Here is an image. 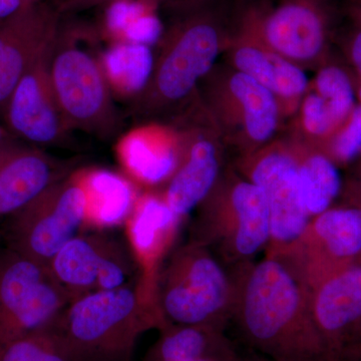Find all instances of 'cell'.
<instances>
[{"label":"cell","mask_w":361,"mask_h":361,"mask_svg":"<svg viewBox=\"0 0 361 361\" xmlns=\"http://www.w3.org/2000/svg\"><path fill=\"white\" fill-rule=\"evenodd\" d=\"M231 323L252 353L271 361H331L310 310V291L286 261L266 257L230 267Z\"/></svg>","instance_id":"6da1fadb"},{"label":"cell","mask_w":361,"mask_h":361,"mask_svg":"<svg viewBox=\"0 0 361 361\" xmlns=\"http://www.w3.org/2000/svg\"><path fill=\"white\" fill-rule=\"evenodd\" d=\"M173 14L154 51L147 87L132 101V113L144 120L184 114L198 97L202 80L231 42L224 14L212 0H171Z\"/></svg>","instance_id":"7a4b0ae2"},{"label":"cell","mask_w":361,"mask_h":361,"mask_svg":"<svg viewBox=\"0 0 361 361\" xmlns=\"http://www.w3.org/2000/svg\"><path fill=\"white\" fill-rule=\"evenodd\" d=\"M165 326L137 283L80 297L44 329L66 361H133L140 336Z\"/></svg>","instance_id":"3957f363"},{"label":"cell","mask_w":361,"mask_h":361,"mask_svg":"<svg viewBox=\"0 0 361 361\" xmlns=\"http://www.w3.org/2000/svg\"><path fill=\"white\" fill-rule=\"evenodd\" d=\"M99 30L87 23L59 25L49 56V78L71 130L102 139L116 134L121 118L103 66Z\"/></svg>","instance_id":"277c9868"},{"label":"cell","mask_w":361,"mask_h":361,"mask_svg":"<svg viewBox=\"0 0 361 361\" xmlns=\"http://www.w3.org/2000/svg\"><path fill=\"white\" fill-rule=\"evenodd\" d=\"M234 300L230 271L208 247L191 240L173 252L157 278L156 308L166 325L227 330Z\"/></svg>","instance_id":"5b68a950"},{"label":"cell","mask_w":361,"mask_h":361,"mask_svg":"<svg viewBox=\"0 0 361 361\" xmlns=\"http://www.w3.org/2000/svg\"><path fill=\"white\" fill-rule=\"evenodd\" d=\"M191 241L208 247L224 265L232 267L266 249L270 216L262 190L235 168L227 167L198 206Z\"/></svg>","instance_id":"8992f818"},{"label":"cell","mask_w":361,"mask_h":361,"mask_svg":"<svg viewBox=\"0 0 361 361\" xmlns=\"http://www.w3.org/2000/svg\"><path fill=\"white\" fill-rule=\"evenodd\" d=\"M198 97L223 146L238 158L274 140L283 120L276 99L227 63H216L202 80Z\"/></svg>","instance_id":"52a82bcc"},{"label":"cell","mask_w":361,"mask_h":361,"mask_svg":"<svg viewBox=\"0 0 361 361\" xmlns=\"http://www.w3.org/2000/svg\"><path fill=\"white\" fill-rule=\"evenodd\" d=\"M332 11L329 0H278L248 6L239 16L235 37L249 40L306 68L329 61Z\"/></svg>","instance_id":"ba28073f"},{"label":"cell","mask_w":361,"mask_h":361,"mask_svg":"<svg viewBox=\"0 0 361 361\" xmlns=\"http://www.w3.org/2000/svg\"><path fill=\"white\" fill-rule=\"evenodd\" d=\"M235 169L265 195L270 216L266 257L286 260L311 219L301 199L296 140H272L237 159Z\"/></svg>","instance_id":"9c48e42d"},{"label":"cell","mask_w":361,"mask_h":361,"mask_svg":"<svg viewBox=\"0 0 361 361\" xmlns=\"http://www.w3.org/2000/svg\"><path fill=\"white\" fill-rule=\"evenodd\" d=\"M78 170L9 217L8 248L49 266L80 234L87 224V197Z\"/></svg>","instance_id":"30bf717a"},{"label":"cell","mask_w":361,"mask_h":361,"mask_svg":"<svg viewBox=\"0 0 361 361\" xmlns=\"http://www.w3.org/2000/svg\"><path fill=\"white\" fill-rule=\"evenodd\" d=\"M71 301L49 266L11 248L0 255V344L44 329Z\"/></svg>","instance_id":"8fae6325"},{"label":"cell","mask_w":361,"mask_h":361,"mask_svg":"<svg viewBox=\"0 0 361 361\" xmlns=\"http://www.w3.org/2000/svg\"><path fill=\"white\" fill-rule=\"evenodd\" d=\"M71 299L133 285L139 264L132 249L104 230L80 233L49 264Z\"/></svg>","instance_id":"7c38bea8"},{"label":"cell","mask_w":361,"mask_h":361,"mask_svg":"<svg viewBox=\"0 0 361 361\" xmlns=\"http://www.w3.org/2000/svg\"><path fill=\"white\" fill-rule=\"evenodd\" d=\"M361 255V204L327 209L311 218L287 263L308 290L357 262Z\"/></svg>","instance_id":"4fadbf2b"},{"label":"cell","mask_w":361,"mask_h":361,"mask_svg":"<svg viewBox=\"0 0 361 361\" xmlns=\"http://www.w3.org/2000/svg\"><path fill=\"white\" fill-rule=\"evenodd\" d=\"M180 118L185 134L184 153L161 196L183 219L198 208L219 179L225 169V148L200 101Z\"/></svg>","instance_id":"5bb4252c"},{"label":"cell","mask_w":361,"mask_h":361,"mask_svg":"<svg viewBox=\"0 0 361 361\" xmlns=\"http://www.w3.org/2000/svg\"><path fill=\"white\" fill-rule=\"evenodd\" d=\"M52 44L21 78L4 111L6 129L16 139L37 147L71 146V133L49 78Z\"/></svg>","instance_id":"9a60e30c"},{"label":"cell","mask_w":361,"mask_h":361,"mask_svg":"<svg viewBox=\"0 0 361 361\" xmlns=\"http://www.w3.org/2000/svg\"><path fill=\"white\" fill-rule=\"evenodd\" d=\"M310 310L331 361L361 360V263L312 289Z\"/></svg>","instance_id":"2e32d148"},{"label":"cell","mask_w":361,"mask_h":361,"mask_svg":"<svg viewBox=\"0 0 361 361\" xmlns=\"http://www.w3.org/2000/svg\"><path fill=\"white\" fill-rule=\"evenodd\" d=\"M61 16L58 7L39 1L0 23V116L21 78L54 44Z\"/></svg>","instance_id":"e0dca14e"},{"label":"cell","mask_w":361,"mask_h":361,"mask_svg":"<svg viewBox=\"0 0 361 361\" xmlns=\"http://www.w3.org/2000/svg\"><path fill=\"white\" fill-rule=\"evenodd\" d=\"M75 163L63 161L13 137L0 147V219L11 217L56 182Z\"/></svg>","instance_id":"ac0fdd59"},{"label":"cell","mask_w":361,"mask_h":361,"mask_svg":"<svg viewBox=\"0 0 361 361\" xmlns=\"http://www.w3.org/2000/svg\"><path fill=\"white\" fill-rule=\"evenodd\" d=\"M182 127L148 123L130 130L116 146L118 160L132 177L147 186L167 184L184 153Z\"/></svg>","instance_id":"d6986e66"},{"label":"cell","mask_w":361,"mask_h":361,"mask_svg":"<svg viewBox=\"0 0 361 361\" xmlns=\"http://www.w3.org/2000/svg\"><path fill=\"white\" fill-rule=\"evenodd\" d=\"M180 220L163 196L149 193L139 197L127 221L130 247L142 270L140 288L155 307L158 266L174 241Z\"/></svg>","instance_id":"ffe728a7"},{"label":"cell","mask_w":361,"mask_h":361,"mask_svg":"<svg viewBox=\"0 0 361 361\" xmlns=\"http://www.w3.org/2000/svg\"><path fill=\"white\" fill-rule=\"evenodd\" d=\"M224 56L225 63L253 78L276 99L283 118L295 115L310 87L304 68L234 35Z\"/></svg>","instance_id":"44dd1931"},{"label":"cell","mask_w":361,"mask_h":361,"mask_svg":"<svg viewBox=\"0 0 361 361\" xmlns=\"http://www.w3.org/2000/svg\"><path fill=\"white\" fill-rule=\"evenodd\" d=\"M142 361H246L247 353L226 334L207 326L168 324Z\"/></svg>","instance_id":"7402d4cb"},{"label":"cell","mask_w":361,"mask_h":361,"mask_svg":"<svg viewBox=\"0 0 361 361\" xmlns=\"http://www.w3.org/2000/svg\"><path fill=\"white\" fill-rule=\"evenodd\" d=\"M87 197V224L99 230L127 223L140 195L127 178L104 169H78Z\"/></svg>","instance_id":"603a6c76"},{"label":"cell","mask_w":361,"mask_h":361,"mask_svg":"<svg viewBox=\"0 0 361 361\" xmlns=\"http://www.w3.org/2000/svg\"><path fill=\"white\" fill-rule=\"evenodd\" d=\"M160 6L153 0H116L104 9L99 30L103 39L114 44L156 47L164 32L158 13Z\"/></svg>","instance_id":"cb8c5ba5"},{"label":"cell","mask_w":361,"mask_h":361,"mask_svg":"<svg viewBox=\"0 0 361 361\" xmlns=\"http://www.w3.org/2000/svg\"><path fill=\"white\" fill-rule=\"evenodd\" d=\"M154 59L148 45L114 44L102 51V66L111 94L135 99L148 85Z\"/></svg>","instance_id":"d4e9b609"},{"label":"cell","mask_w":361,"mask_h":361,"mask_svg":"<svg viewBox=\"0 0 361 361\" xmlns=\"http://www.w3.org/2000/svg\"><path fill=\"white\" fill-rule=\"evenodd\" d=\"M296 142L301 199L306 212L313 218L329 209L338 196L341 189V176L337 166L329 156L297 140Z\"/></svg>","instance_id":"484cf974"},{"label":"cell","mask_w":361,"mask_h":361,"mask_svg":"<svg viewBox=\"0 0 361 361\" xmlns=\"http://www.w3.org/2000/svg\"><path fill=\"white\" fill-rule=\"evenodd\" d=\"M310 87L322 97L341 126L357 104L353 75L329 61L318 68L315 77L310 82Z\"/></svg>","instance_id":"4316f807"},{"label":"cell","mask_w":361,"mask_h":361,"mask_svg":"<svg viewBox=\"0 0 361 361\" xmlns=\"http://www.w3.org/2000/svg\"><path fill=\"white\" fill-rule=\"evenodd\" d=\"M0 361H66L44 329L0 344Z\"/></svg>","instance_id":"83f0119b"},{"label":"cell","mask_w":361,"mask_h":361,"mask_svg":"<svg viewBox=\"0 0 361 361\" xmlns=\"http://www.w3.org/2000/svg\"><path fill=\"white\" fill-rule=\"evenodd\" d=\"M323 153L336 166L346 165L361 155V104H356L326 145Z\"/></svg>","instance_id":"f1b7e54d"},{"label":"cell","mask_w":361,"mask_h":361,"mask_svg":"<svg viewBox=\"0 0 361 361\" xmlns=\"http://www.w3.org/2000/svg\"><path fill=\"white\" fill-rule=\"evenodd\" d=\"M342 49L355 70V75L361 80V27L353 26L342 40Z\"/></svg>","instance_id":"f546056e"},{"label":"cell","mask_w":361,"mask_h":361,"mask_svg":"<svg viewBox=\"0 0 361 361\" xmlns=\"http://www.w3.org/2000/svg\"><path fill=\"white\" fill-rule=\"evenodd\" d=\"M116 0H61L58 6L61 16L66 13H75L97 6H106Z\"/></svg>","instance_id":"4dcf8cb0"},{"label":"cell","mask_w":361,"mask_h":361,"mask_svg":"<svg viewBox=\"0 0 361 361\" xmlns=\"http://www.w3.org/2000/svg\"><path fill=\"white\" fill-rule=\"evenodd\" d=\"M23 7L21 0H0V23L8 20Z\"/></svg>","instance_id":"1f68e13d"},{"label":"cell","mask_w":361,"mask_h":361,"mask_svg":"<svg viewBox=\"0 0 361 361\" xmlns=\"http://www.w3.org/2000/svg\"><path fill=\"white\" fill-rule=\"evenodd\" d=\"M345 11L353 25L361 27V0H346Z\"/></svg>","instance_id":"d6a6232c"},{"label":"cell","mask_w":361,"mask_h":361,"mask_svg":"<svg viewBox=\"0 0 361 361\" xmlns=\"http://www.w3.org/2000/svg\"><path fill=\"white\" fill-rule=\"evenodd\" d=\"M13 137V135L8 132V130H7L6 127H2V126L0 125V147L6 144V142L11 141Z\"/></svg>","instance_id":"836d02e7"},{"label":"cell","mask_w":361,"mask_h":361,"mask_svg":"<svg viewBox=\"0 0 361 361\" xmlns=\"http://www.w3.org/2000/svg\"><path fill=\"white\" fill-rule=\"evenodd\" d=\"M353 85H355V96L358 104H361V80L353 75Z\"/></svg>","instance_id":"e575fe53"},{"label":"cell","mask_w":361,"mask_h":361,"mask_svg":"<svg viewBox=\"0 0 361 361\" xmlns=\"http://www.w3.org/2000/svg\"><path fill=\"white\" fill-rule=\"evenodd\" d=\"M355 185L356 189H357L358 194H360V198L361 199V155L360 156V161H358L357 163V167H356Z\"/></svg>","instance_id":"d590c367"},{"label":"cell","mask_w":361,"mask_h":361,"mask_svg":"<svg viewBox=\"0 0 361 361\" xmlns=\"http://www.w3.org/2000/svg\"><path fill=\"white\" fill-rule=\"evenodd\" d=\"M246 361H271L267 358L263 357V356L257 355V353H252L249 351L247 353V360Z\"/></svg>","instance_id":"8d00e7d4"},{"label":"cell","mask_w":361,"mask_h":361,"mask_svg":"<svg viewBox=\"0 0 361 361\" xmlns=\"http://www.w3.org/2000/svg\"><path fill=\"white\" fill-rule=\"evenodd\" d=\"M21 1H23V6H28L37 4V2L42 1V0H21Z\"/></svg>","instance_id":"74e56055"},{"label":"cell","mask_w":361,"mask_h":361,"mask_svg":"<svg viewBox=\"0 0 361 361\" xmlns=\"http://www.w3.org/2000/svg\"><path fill=\"white\" fill-rule=\"evenodd\" d=\"M156 4H158L159 6H161V4H166V2L171 1V0H153Z\"/></svg>","instance_id":"f35d334b"}]
</instances>
